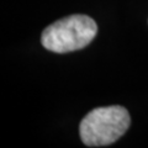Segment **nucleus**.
Returning <instances> with one entry per match:
<instances>
[{
	"instance_id": "1",
	"label": "nucleus",
	"mask_w": 148,
	"mask_h": 148,
	"mask_svg": "<svg viewBox=\"0 0 148 148\" xmlns=\"http://www.w3.org/2000/svg\"><path fill=\"white\" fill-rule=\"evenodd\" d=\"M98 26L86 15H71L53 22L42 32V46L54 53H68L86 47L95 38Z\"/></svg>"
},
{
	"instance_id": "2",
	"label": "nucleus",
	"mask_w": 148,
	"mask_h": 148,
	"mask_svg": "<svg viewBox=\"0 0 148 148\" xmlns=\"http://www.w3.org/2000/svg\"><path fill=\"white\" fill-rule=\"evenodd\" d=\"M131 122L128 111L123 106L98 108L82 120L79 135L88 147H104L116 142Z\"/></svg>"
}]
</instances>
